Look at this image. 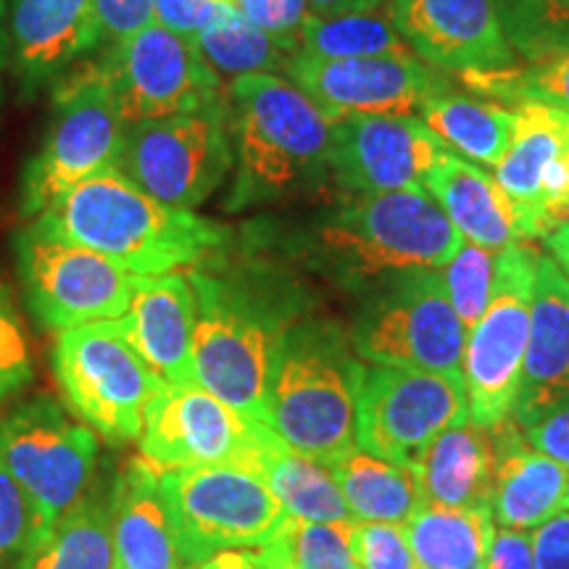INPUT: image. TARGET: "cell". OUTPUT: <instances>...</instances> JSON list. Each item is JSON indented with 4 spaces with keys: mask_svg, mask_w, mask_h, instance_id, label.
<instances>
[{
    "mask_svg": "<svg viewBox=\"0 0 569 569\" xmlns=\"http://www.w3.org/2000/svg\"><path fill=\"white\" fill-rule=\"evenodd\" d=\"M227 101L234 167L227 209L243 211L293 198L330 174L336 119L288 77H238Z\"/></svg>",
    "mask_w": 569,
    "mask_h": 569,
    "instance_id": "cell-1",
    "label": "cell"
},
{
    "mask_svg": "<svg viewBox=\"0 0 569 569\" xmlns=\"http://www.w3.org/2000/svg\"><path fill=\"white\" fill-rule=\"evenodd\" d=\"M40 217L69 240L109 256L132 274L193 269L227 238L222 224L161 203L117 169L74 184Z\"/></svg>",
    "mask_w": 569,
    "mask_h": 569,
    "instance_id": "cell-2",
    "label": "cell"
},
{
    "mask_svg": "<svg viewBox=\"0 0 569 569\" xmlns=\"http://www.w3.org/2000/svg\"><path fill=\"white\" fill-rule=\"evenodd\" d=\"M459 246L461 234L430 193L398 190L348 196L315 224L309 256L338 284L377 290L419 269H440Z\"/></svg>",
    "mask_w": 569,
    "mask_h": 569,
    "instance_id": "cell-3",
    "label": "cell"
},
{
    "mask_svg": "<svg viewBox=\"0 0 569 569\" xmlns=\"http://www.w3.org/2000/svg\"><path fill=\"white\" fill-rule=\"evenodd\" d=\"M367 367L340 327L290 322L272 369L264 425L277 438L332 465L356 448V411Z\"/></svg>",
    "mask_w": 569,
    "mask_h": 569,
    "instance_id": "cell-4",
    "label": "cell"
},
{
    "mask_svg": "<svg viewBox=\"0 0 569 569\" xmlns=\"http://www.w3.org/2000/svg\"><path fill=\"white\" fill-rule=\"evenodd\" d=\"M188 277L196 296V382L243 417L264 422L269 380L288 317L243 280L203 267H193Z\"/></svg>",
    "mask_w": 569,
    "mask_h": 569,
    "instance_id": "cell-5",
    "label": "cell"
},
{
    "mask_svg": "<svg viewBox=\"0 0 569 569\" xmlns=\"http://www.w3.org/2000/svg\"><path fill=\"white\" fill-rule=\"evenodd\" d=\"M53 367L71 411L111 446L140 440L146 411L167 386L134 351L119 319L59 332Z\"/></svg>",
    "mask_w": 569,
    "mask_h": 569,
    "instance_id": "cell-6",
    "label": "cell"
},
{
    "mask_svg": "<svg viewBox=\"0 0 569 569\" xmlns=\"http://www.w3.org/2000/svg\"><path fill=\"white\" fill-rule=\"evenodd\" d=\"M124 122L103 67L77 71L53 92L51 124L21 174V213L40 217L74 184L117 169Z\"/></svg>",
    "mask_w": 569,
    "mask_h": 569,
    "instance_id": "cell-7",
    "label": "cell"
},
{
    "mask_svg": "<svg viewBox=\"0 0 569 569\" xmlns=\"http://www.w3.org/2000/svg\"><path fill=\"white\" fill-rule=\"evenodd\" d=\"M230 169V101L124 127L117 172L174 209H198Z\"/></svg>",
    "mask_w": 569,
    "mask_h": 569,
    "instance_id": "cell-8",
    "label": "cell"
},
{
    "mask_svg": "<svg viewBox=\"0 0 569 569\" xmlns=\"http://www.w3.org/2000/svg\"><path fill=\"white\" fill-rule=\"evenodd\" d=\"M17 267L30 311L59 332L122 319L138 277L109 256L69 240L42 217L19 230Z\"/></svg>",
    "mask_w": 569,
    "mask_h": 569,
    "instance_id": "cell-9",
    "label": "cell"
},
{
    "mask_svg": "<svg viewBox=\"0 0 569 569\" xmlns=\"http://www.w3.org/2000/svg\"><path fill=\"white\" fill-rule=\"evenodd\" d=\"M465 340L438 269H419L372 290L351 330L361 361L438 375H461Z\"/></svg>",
    "mask_w": 569,
    "mask_h": 569,
    "instance_id": "cell-10",
    "label": "cell"
},
{
    "mask_svg": "<svg viewBox=\"0 0 569 569\" xmlns=\"http://www.w3.org/2000/svg\"><path fill=\"white\" fill-rule=\"evenodd\" d=\"M540 253L517 243L498 253L493 298L486 315L467 332L465 375L469 419L482 427H501L515 415L528 351L532 288Z\"/></svg>",
    "mask_w": 569,
    "mask_h": 569,
    "instance_id": "cell-11",
    "label": "cell"
},
{
    "mask_svg": "<svg viewBox=\"0 0 569 569\" xmlns=\"http://www.w3.org/2000/svg\"><path fill=\"white\" fill-rule=\"evenodd\" d=\"M98 453L96 432L48 396L30 398L0 417V461L48 525L74 507L96 480Z\"/></svg>",
    "mask_w": 569,
    "mask_h": 569,
    "instance_id": "cell-12",
    "label": "cell"
},
{
    "mask_svg": "<svg viewBox=\"0 0 569 569\" xmlns=\"http://www.w3.org/2000/svg\"><path fill=\"white\" fill-rule=\"evenodd\" d=\"M465 419L469 403L461 375L369 367L356 411V446L417 467L432 440Z\"/></svg>",
    "mask_w": 569,
    "mask_h": 569,
    "instance_id": "cell-13",
    "label": "cell"
},
{
    "mask_svg": "<svg viewBox=\"0 0 569 569\" xmlns=\"http://www.w3.org/2000/svg\"><path fill=\"white\" fill-rule=\"evenodd\" d=\"M167 488L190 565L227 549L264 546L288 522V511L251 469H167Z\"/></svg>",
    "mask_w": 569,
    "mask_h": 569,
    "instance_id": "cell-14",
    "label": "cell"
},
{
    "mask_svg": "<svg viewBox=\"0 0 569 569\" xmlns=\"http://www.w3.org/2000/svg\"><path fill=\"white\" fill-rule=\"evenodd\" d=\"M267 436L264 422L243 417L190 382L159 390L146 411L138 443L140 457L161 469L240 467L259 475Z\"/></svg>",
    "mask_w": 569,
    "mask_h": 569,
    "instance_id": "cell-15",
    "label": "cell"
},
{
    "mask_svg": "<svg viewBox=\"0 0 569 569\" xmlns=\"http://www.w3.org/2000/svg\"><path fill=\"white\" fill-rule=\"evenodd\" d=\"M103 71L124 127L224 101L219 74L203 61L196 40L156 21L111 48Z\"/></svg>",
    "mask_w": 569,
    "mask_h": 569,
    "instance_id": "cell-16",
    "label": "cell"
},
{
    "mask_svg": "<svg viewBox=\"0 0 569 569\" xmlns=\"http://www.w3.org/2000/svg\"><path fill=\"white\" fill-rule=\"evenodd\" d=\"M448 148L417 113H356L336 122L330 177L348 196L425 193Z\"/></svg>",
    "mask_w": 569,
    "mask_h": 569,
    "instance_id": "cell-17",
    "label": "cell"
},
{
    "mask_svg": "<svg viewBox=\"0 0 569 569\" xmlns=\"http://www.w3.org/2000/svg\"><path fill=\"white\" fill-rule=\"evenodd\" d=\"M284 74L336 122L356 113H419L430 98L453 90L446 71L419 56L330 61L293 53Z\"/></svg>",
    "mask_w": 569,
    "mask_h": 569,
    "instance_id": "cell-18",
    "label": "cell"
},
{
    "mask_svg": "<svg viewBox=\"0 0 569 569\" xmlns=\"http://www.w3.org/2000/svg\"><path fill=\"white\" fill-rule=\"evenodd\" d=\"M496 180L515 206L522 240L546 238L569 219V111L517 106V130Z\"/></svg>",
    "mask_w": 569,
    "mask_h": 569,
    "instance_id": "cell-19",
    "label": "cell"
},
{
    "mask_svg": "<svg viewBox=\"0 0 569 569\" xmlns=\"http://www.w3.org/2000/svg\"><path fill=\"white\" fill-rule=\"evenodd\" d=\"M388 19L419 59L448 74L517 67L496 0H388Z\"/></svg>",
    "mask_w": 569,
    "mask_h": 569,
    "instance_id": "cell-20",
    "label": "cell"
},
{
    "mask_svg": "<svg viewBox=\"0 0 569 569\" xmlns=\"http://www.w3.org/2000/svg\"><path fill=\"white\" fill-rule=\"evenodd\" d=\"M167 469L138 457L113 475V569H190Z\"/></svg>",
    "mask_w": 569,
    "mask_h": 569,
    "instance_id": "cell-21",
    "label": "cell"
},
{
    "mask_svg": "<svg viewBox=\"0 0 569 569\" xmlns=\"http://www.w3.org/2000/svg\"><path fill=\"white\" fill-rule=\"evenodd\" d=\"M569 398V280L551 256H540L522 386L515 425L528 430Z\"/></svg>",
    "mask_w": 569,
    "mask_h": 569,
    "instance_id": "cell-22",
    "label": "cell"
},
{
    "mask_svg": "<svg viewBox=\"0 0 569 569\" xmlns=\"http://www.w3.org/2000/svg\"><path fill=\"white\" fill-rule=\"evenodd\" d=\"M142 359L167 386H190L193 372L196 296L188 274H138L132 301L119 319Z\"/></svg>",
    "mask_w": 569,
    "mask_h": 569,
    "instance_id": "cell-23",
    "label": "cell"
},
{
    "mask_svg": "<svg viewBox=\"0 0 569 569\" xmlns=\"http://www.w3.org/2000/svg\"><path fill=\"white\" fill-rule=\"evenodd\" d=\"M11 67L38 92L92 53V0H9Z\"/></svg>",
    "mask_w": 569,
    "mask_h": 569,
    "instance_id": "cell-24",
    "label": "cell"
},
{
    "mask_svg": "<svg viewBox=\"0 0 569 569\" xmlns=\"http://www.w3.org/2000/svg\"><path fill=\"white\" fill-rule=\"evenodd\" d=\"M501 446L503 425L482 427L465 419L440 432L417 461L422 503L448 509H490Z\"/></svg>",
    "mask_w": 569,
    "mask_h": 569,
    "instance_id": "cell-25",
    "label": "cell"
},
{
    "mask_svg": "<svg viewBox=\"0 0 569 569\" xmlns=\"http://www.w3.org/2000/svg\"><path fill=\"white\" fill-rule=\"evenodd\" d=\"M425 193H430L467 243L490 251H507L511 246L525 243L515 206L501 190L496 174L467 161L465 156L453 151L440 156L432 172L427 174Z\"/></svg>",
    "mask_w": 569,
    "mask_h": 569,
    "instance_id": "cell-26",
    "label": "cell"
},
{
    "mask_svg": "<svg viewBox=\"0 0 569 569\" xmlns=\"http://www.w3.org/2000/svg\"><path fill=\"white\" fill-rule=\"evenodd\" d=\"M569 469L525 443L522 430L509 419L498 459L493 503L496 528L532 532L565 511Z\"/></svg>",
    "mask_w": 569,
    "mask_h": 569,
    "instance_id": "cell-27",
    "label": "cell"
},
{
    "mask_svg": "<svg viewBox=\"0 0 569 569\" xmlns=\"http://www.w3.org/2000/svg\"><path fill=\"white\" fill-rule=\"evenodd\" d=\"M13 569H113V475H96Z\"/></svg>",
    "mask_w": 569,
    "mask_h": 569,
    "instance_id": "cell-28",
    "label": "cell"
},
{
    "mask_svg": "<svg viewBox=\"0 0 569 569\" xmlns=\"http://www.w3.org/2000/svg\"><path fill=\"white\" fill-rule=\"evenodd\" d=\"M259 478L277 496L288 517L309 522H356L332 469L309 453L296 451L272 430L261 448Z\"/></svg>",
    "mask_w": 569,
    "mask_h": 569,
    "instance_id": "cell-29",
    "label": "cell"
},
{
    "mask_svg": "<svg viewBox=\"0 0 569 569\" xmlns=\"http://www.w3.org/2000/svg\"><path fill=\"white\" fill-rule=\"evenodd\" d=\"M327 467L336 475L356 522L407 525L422 507L417 467L396 465L359 446Z\"/></svg>",
    "mask_w": 569,
    "mask_h": 569,
    "instance_id": "cell-30",
    "label": "cell"
},
{
    "mask_svg": "<svg viewBox=\"0 0 569 569\" xmlns=\"http://www.w3.org/2000/svg\"><path fill=\"white\" fill-rule=\"evenodd\" d=\"M443 140L448 151L467 156L478 167L496 169L507 156L517 130V109L482 98L440 92L417 113Z\"/></svg>",
    "mask_w": 569,
    "mask_h": 569,
    "instance_id": "cell-31",
    "label": "cell"
},
{
    "mask_svg": "<svg viewBox=\"0 0 569 569\" xmlns=\"http://www.w3.org/2000/svg\"><path fill=\"white\" fill-rule=\"evenodd\" d=\"M407 532L419 569H486L496 522L490 509L422 503Z\"/></svg>",
    "mask_w": 569,
    "mask_h": 569,
    "instance_id": "cell-32",
    "label": "cell"
},
{
    "mask_svg": "<svg viewBox=\"0 0 569 569\" xmlns=\"http://www.w3.org/2000/svg\"><path fill=\"white\" fill-rule=\"evenodd\" d=\"M315 59H409L417 56L398 34L388 13L351 11V13H311L306 19L298 51Z\"/></svg>",
    "mask_w": 569,
    "mask_h": 569,
    "instance_id": "cell-33",
    "label": "cell"
},
{
    "mask_svg": "<svg viewBox=\"0 0 569 569\" xmlns=\"http://www.w3.org/2000/svg\"><path fill=\"white\" fill-rule=\"evenodd\" d=\"M196 46L219 77L227 74L232 80L246 74H274L277 69L284 71V63L293 56L234 9L198 34Z\"/></svg>",
    "mask_w": 569,
    "mask_h": 569,
    "instance_id": "cell-34",
    "label": "cell"
},
{
    "mask_svg": "<svg viewBox=\"0 0 569 569\" xmlns=\"http://www.w3.org/2000/svg\"><path fill=\"white\" fill-rule=\"evenodd\" d=\"M496 11L519 59L543 63L569 51V0H496Z\"/></svg>",
    "mask_w": 569,
    "mask_h": 569,
    "instance_id": "cell-35",
    "label": "cell"
},
{
    "mask_svg": "<svg viewBox=\"0 0 569 569\" xmlns=\"http://www.w3.org/2000/svg\"><path fill=\"white\" fill-rule=\"evenodd\" d=\"M353 525L288 517L272 540L290 569H359Z\"/></svg>",
    "mask_w": 569,
    "mask_h": 569,
    "instance_id": "cell-36",
    "label": "cell"
},
{
    "mask_svg": "<svg viewBox=\"0 0 569 569\" xmlns=\"http://www.w3.org/2000/svg\"><path fill=\"white\" fill-rule=\"evenodd\" d=\"M472 90L498 101L543 103L553 109L569 111V51L557 59L532 63L528 69H507L493 74H469L465 77Z\"/></svg>",
    "mask_w": 569,
    "mask_h": 569,
    "instance_id": "cell-37",
    "label": "cell"
},
{
    "mask_svg": "<svg viewBox=\"0 0 569 569\" xmlns=\"http://www.w3.org/2000/svg\"><path fill=\"white\" fill-rule=\"evenodd\" d=\"M498 253L501 251H490V248L461 240L459 251L451 256V261L438 269L440 280L446 284L448 301H451L467 332L480 322L490 298H493Z\"/></svg>",
    "mask_w": 569,
    "mask_h": 569,
    "instance_id": "cell-38",
    "label": "cell"
},
{
    "mask_svg": "<svg viewBox=\"0 0 569 569\" xmlns=\"http://www.w3.org/2000/svg\"><path fill=\"white\" fill-rule=\"evenodd\" d=\"M48 528L51 525L42 511L0 461V569L17 567V561L34 549Z\"/></svg>",
    "mask_w": 569,
    "mask_h": 569,
    "instance_id": "cell-39",
    "label": "cell"
},
{
    "mask_svg": "<svg viewBox=\"0 0 569 569\" xmlns=\"http://www.w3.org/2000/svg\"><path fill=\"white\" fill-rule=\"evenodd\" d=\"M353 549L359 569H419L407 525L356 522Z\"/></svg>",
    "mask_w": 569,
    "mask_h": 569,
    "instance_id": "cell-40",
    "label": "cell"
},
{
    "mask_svg": "<svg viewBox=\"0 0 569 569\" xmlns=\"http://www.w3.org/2000/svg\"><path fill=\"white\" fill-rule=\"evenodd\" d=\"M32 351L9 290L0 288V403L32 382Z\"/></svg>",
    "mask_w": 569,
    "mask_h": 569,
    "instance_id": "cell-41",
    "label": "cell"
},
{
    "mask_svg": "<svg viewBox=\"0 0 569 569\" xmlns=\"http://www.w3.org/2000/svg\"><path fill=\"white\" fill-rule=\"evenodd\" d=\"M153 21L156 0H92V51H111Z\"/></svg>",
    "mask_w": 569,
    "mask_h": 569,
    "instance_id": "cell-42",
    "label": "cell"
},
{
    "mask_svg": "<svg viewBox=\"0 0 569 569\" xmlns=\"http://www.w3.org/2000/svg\"><path fill=\"white\" fill-rule=\"evenodd\" d=\"M230 6L288 53L298 51L306 19L315 13L306 0H230Z\"/></svg>",
    "mask_w": 569,
    "mask_h": 569,
    "instance_id": "cell-43",
    "label": "cell"
},
{
    "mask_svg": "<svg viewBox=\"0 0 569 569\" xmlns=\"http://www.w3.org/2000/svg\"><path fill=\"white\" fill-rule=\"evenodd\" d=\"M230 9L227 0H156V24L196 40Z\"/></svg>",
    "mask_w": 569,
    "mask_h": 569,
    "instance_id": "cell-44",
    "label": "cell"
},
{
    "mask_svg": "<svg viewBox=\"0 0 569 569\" xmlns=\"http://www.w3.org/2000/svg\"><path fill=\"white\" fill-rule=\"evenodd\" d=\"M525 443L569 469V398L540 422L522 430Z\"/></svg>",
    "mask_w": 569,
    "mask_h": 569,
    "instance_id": "cell-45",
    "label": "cell"
},
{
    "mask_svg": "<svg viewBox=\"0 0 569 569\" xmlns=\"http://www.w3.org/2000/svg\"><path fill=\"white\" fill-rule=\"evenodd\" d=\"M538 569H569V511L530 532Z\"/></svg>",
    "mask_w": 569,
    "mask_h": 569,
    "instance_id": "cell-46",
    "label": "cell"
},
{
    "mask_svg": "<svg viewBox=\"0 0 569 569\" xmlns=\"http://www.w3.org/2000/svg\"><path fill=\"white\" fill-rule=\"evenodd\" d=\"M486 569H538L530 532L496 528Z\"/></svg>",
    "mask_w": 569,
    "mask_h": 569,
    "instance_id": "cell-47",
    "label": "cell"
},
{
    "mask_svg": "<svg viewBox=\"0 0 569 569\" xmlns=\"http://www.w3.org/2000/svg\"><path fill=\"white\" fill-rule=\"evenodd\" d=\"M284 565L280 549L274 540L256 549H227L219 553H211L209 559L198 561L190 569H280Z\"/></svg>",
    "mask_w": 569,
    "mask_h": 569,
    "instance_id": "cell-48",
    "label": "cell"
},
{
    "mask_svg": "<svg viewBox=\"0 0 569 569\" xmlns=\"http://www.w3.org/2000/svg\"><path fill=\"white\" fill-rule=\"evenodd\" d=\"M315 13H351V11H377L388 0H306Z\"/></svg>",
    "mask_w": 569,
    "mask_h": 569,
    "instance_id": "cell-49",
    "label": "cell"
},
{
    "mask_svg": "<svg viewBox=\"0 0 569 569\" xmlns=\"http://www.w3.org/2000/svg\"><path fill=\"white\" fill-rule=\"evenodd\" d=\"M546 246H549L551 259L557 261L561 274L569 280V219L565 224H559L557 230H551L549 234H546Z\"/></svg>",
    "mask_w": 569,
    "mask_h": 569,
    "instance_id": "cell-50",
    "label": "cell"
},
{
    "mask_svg": "<svg viewBox=\"0 0 569 569\" xmlns=\"http://www.w3.org/2000/svg\"><path fill=\"white\" fill-rule=\"evenodd\" d=\"M11 67V30H9V0H0V71Z\"/></svg>",
    "mask_w": 569,
    "mask_h": 569,
    "instance_id": "cell-51",
    "label": "cell"
},
{
    "mask_svg": "<svg viewBox=\"0 0 569 569\" xmlns=\"http://www.w3.org/2000/svg\"><path fill=\"white\" fill-rule=\"evenodd\" d=\"M565 511H569V488H567V501H565Z\"/></svg>",
    "mask_w": 569,
    "mask_h": 569,
    "instance_id": "cell-52",
    "label": "cell"
},
{
    "mask_svg": "<svg viewBox=\"0 0 569 569\" xmlns=\"http://www.w3.org/2000/svg\"><path fill=\"white\" fill-rule=\"evenodd\" d=\"M0 98H3V84H0Z\"/></svg>",
    "mask_w": 569,
    "mask_h": 569,
    "instance_id": "cell-53",
    "label": "cell"
},
{
    "mask_svg": "<svg viewBox=\"0 0 569 569\" xmlns=\"http://www.w3.org/2000/svg\"><path fill=\"white\" fill-rule=\"evenodd\" d=\"M280 569H290V567H288V565H282V567H280Z\"/></svg>",
    "mask_w": 569,
    "mask_h": 569,
    "instance_id": "cell-54",
    "label": "cell"
},
{
    "mask_svg": "<svg viewBox=\"0 0 569 569\" xmlns=\"http://www.w3.org/2000/svg\"><path fill=\"white\" fill-rule=\"evenodd\" d=\"M227 3H230V0H227Z\"/></svg>",
    "mask_w": 569,
    "mask_h": 569,
    "instance_id": "cell-55",
    "label": "cell"
}]
</instances>
